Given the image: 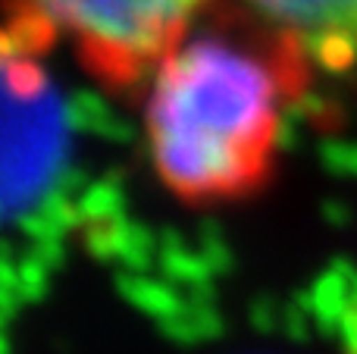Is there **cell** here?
<instances>
[{"label":"cell","instance_id":"cell-4","mask_svg":"<svg viewBox=\"0 0 357 354\" xmlns=\"http://www.w3.org/2000/svg\"><path fill=\"white\" fill-rule=\"evenodd\" d=\"M339 326H342L345 354H357V298L348 301V305L339 311Z\"/></svg>","mask_w":357,"mask_h":354},{"label":"cell","instance_id":"cell-2","mask_svg":"<svg viewBox=\"0 0 357 354\" xmlns=\"http://www.w3.org/2000/svg\"><path fill=\"white\" fill-rule=\"evenodd\" d=\"M213 0H0V60L35 72L63 50L100 91H142Z\"/></svg>","mask_w":357,"mask_h":354},{"label":"cell","instance_id":"cell-3","mask_svg":"<svg viewBox=\"0 0 357 354\" xmlns=\"http://www.w3.org/2000/svg\"><path fill=\"white\" fill-rule=\"evenodd\" d=\"M291 41L314 69L357 66V0H226Z\"/></svg>","mask_w":357,"mask_h":354},{"label":"cell","instance_id":"cell-1","mask_svg":"<svg viewBox=\"0 0 357 354\" xmlns=\"http://www.w3.org/2000/svg\"><path fill=\"white\" fill-rule=\"evenodd\" d=\"M310 60L226 0L142 88L144 151L157 182L185 207H226L270 185Z\"/></svg>","mask_w":357,"mask_h":354}]
</instances>
